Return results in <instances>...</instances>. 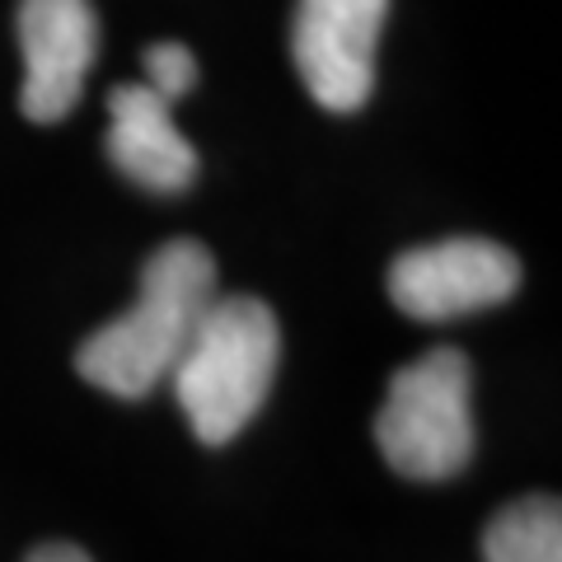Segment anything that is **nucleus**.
Listing matches in <instances>:
<instances>
[{
    "mask_svg": "<svg viewBox=\"0 0 562 562\" xmlns=\"http://www.w3.org/2000/svg\"><path fill=\"white\" fill-rule=\"evenodd\" d=\"M520 286V258L479 235L422 244L394 258L390 301L422 324H446L512 301Z\"/></svg>",
    "mask_w": 562,
    "mask_h": 562,
    "instance_id": "39448f33",
    "label": "nucleus"
},
{
    "mask_svg": "<svg viewBox=\"0 0 562 562\" xmlns=\"http://www.w3.org/2000/svg\"><path fill=\"white\" fill-rule=\"evenodd\" d=\"M384 20H390V0H295L291 57L319 109H366L375 90Z\"/></svg>",
    "mask_w": 562,
    "mask_h": 562,
    "instance_id": "20e7f679",
    "label": "nucleus"
},
{
    "mask_svg": "<svg viewBox=\"0 0 562 562\" xmlns=\"http://www.w3.org/2000/svg\"><path fill=\"white\" fill-rule=\"evenodd\" d=\"M29 562H90V553L76 549V543H43V549H33Z\"/></svg>",
    "mask_w": 562,
    "mask_h": 562,
    "instance_id": "9d476101",
    "label": "nucleus"
},
{
    "mask_svg": "<svg viewBox=\"0 0 562 562\" xmlns=\"http://www.w3.org/2000/svg\"><path fill=\"white\" fill-rule=\"evenodd\" d=\"M281 361V328L258 295H216L173 361V398L202 446H225L258 417Z\"/></svg>",
    "mask_w": 562,
    "mask_h": 562,
    "instance_id": "f03ea898",
    "label": "nucleus"
},
{
    "mask_svg": "<svg viewBox=\"0 0 562 562\" xmlns=\"http://www.w3.org/2000/svg\"><path fill=\"white\" fill-rule=\"evenodd\" d=\"M109 160L150 192H183L198 179V150L173 127V103L150 85H117L109 94Z\"/></svg>",
    "mask_w": 562,
    "mask_h": 562,
    "instance_id": "0eeeda50",
    "label": "nucleus"
},
{
    "mask_svg": "<svg viewBox=\"0 0 562 562\" xmlns=\"http://www.w3.org/2000/svg\"><path fill=\"white\" fill-rule=\"evenodd\" d=\"M211 301H216V258L206 244H160L140 268L136 305L80 342V380L113 398H146L183 357Z\"/></svg>",
    "mask_w": 562,
    "mask_h": 562,
    "instance_id": "f257e3e1",
    "label": "nucleus"
},
{
    "mask_svg": "<svg viewBox=\"0 0 562 562\" xmlns=\"http://www.w3.org/2000/svg\"><path fill=\"white\" fill-rule=\"evenodd\" d=\"M24 90L20 109L29 122H61L76 103L99 57V20L90 0H20Z\"/></svg>",
    "mask_w": 562,
    "mask_h": 562,
    "instance_id": "423d86ee",
    "label": "nucleus"
},
{
    "mask_svg": "<svg viewBox=\"0 0 562 562\" xmlns=\"http://www.w3.org/2000/svg\"><path fill=\"white\" fill-rule=\"evenodd\" d=\"M487 562H562V506L558 497H520L492 516L483 535Z\"/></svg>",
    "mask_w": 562,
    "mask_h": 562,
    "instance_id": "6e6552de",
    "label": "nucleus"
},
{
    "mask_svg": "<svg viewBox=\"0 0 562 562\" xmlns=\"http://www.w3.org/2000/svg\"><path fill=\"white\" fill-rule=\"evenodd\" d=\"M146 85L169 103L183 99L198 85V57L183 43H150L146 47Z\"/></svg>",
    "mask_w": 562,
    "mask_h": 562,
    "instance_id": "1a4fd4ad",
    "label": "nucleus"
},
{
    "mask_svg": "<svg viewBox=\"0 0 562 562\" xmlns=\"http://www.w3.org/2000/svg\"><path fill=\"white\" fill-rule=\"evenodd\" d=\"M473 371L454 347H431L403 366L375 417L384 464L413 483H446L473 460Z\"/></svg>",
    "mask_w": 562,
    "mask_h": 562,
    "instance_id": "7ed1b4c3",
    "label": "nucleus"
}]
</instances>
